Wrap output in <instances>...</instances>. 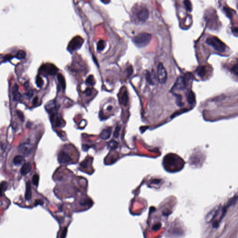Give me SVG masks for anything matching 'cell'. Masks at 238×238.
Returning <instances> with one entry per match:
<instances>
[{
  "label": "cell",
  "instance_id": "obj_1",
  "mask_svg": "<svg viewBox=\"0 0 238 238\" xmlns=\"http://www.w3.org/2000/svg\"><path fill=\"white\" fill-rule=\"evenodd\" d=\"M152 39L151 34L147 33H141L132 39V41L138 48H143L148 45Z\"/></svg>",
  "mask_w": 238,
  "mask_h": 238
},
{
  "label": "cell",
  "instance_id": "obj_2",
  "mask_svg": "<svg viewBox=\"0 0 238 238\" xmlns=\"http://www.w3.org/2000/svg\"><path fill=\"white\" fill-rule=\"evenodd\" d=\"M205 42L208 45L212 47L214 49L218 52L224 53L226 51V46L217 37L215 36L208 37L207 38Z\"/></svg>",
  "mask_w": 238,
  "mask_h": 238
},
{
  "label": "cell",
  "instance_id": "obj_3",
  "mask_svg": "<svg viewBox=\"0 0 238 238\" xmlns=\"http://www.w3.org/2000/svg\"><path fill=\"white\" fill-rule=\"evenodd\" d=\"M157 78L160 84H164L167 80V71L161 63H160L157 67Z\"/></svg>",
  "mask_w": 238,
  "mask_h": 238
},
{
  "label": "cell",
  "instance_id": "obj_4",
  "mask_svg": "<svg viewBox=\"0 0 238 238\" xmlns=\"http://www.w3.org/2000/svg\"><path fill=\"white\" fill-rule=\"evenodd\" d=\"M83 40L81 37H75L70 41L68 46V49L71 52L80 49L83 43Z\"/></svg>",
  "mask_w": 238,
  "mask_h": 238
},
{
  "label": "cell",
  "instance_id": "obj_5",
  "mask_svg": "<svg viewBox=\"0 0 238 238\" xmlns=\"http://www.w3.org/2000/svg\"><path fill=\"white\" fill-rule=\"evenodd\" d=\"M41 68L49 75H54L57 73L58 69L56 67L51 63H46L41 66Z\"/></svg>",
  "mask_w": 238,
  "mask_h": 238
},
{
  "label": "cell",
  "instance_id": "obj_6",
  "mask_svg": "<svg viewBox=\"0 0 238 238\" xmlns=\"http://www.w3.org/2000/svg\"><path fill=\"white\" fill-rule=\"evenodd\" d=\"M148 10L146 8H141L136 14V17L137 19L141 22H144L147 21L149 17Z\"/></svg>",
  "mask_w": 238,
  "mask_h": 238
},
{
  "label": "cell",
  "instance_id": "obj_7",
  "mask_svg": "<svg viewBox=\"0 0 238 238\" xmlns=\"http://www.w3.org/2000/svg\"><path fill=\"white\" fill-rule=\"evenodd\" d=\"M32 147L29 143H22L18 147V150L24 156H28L32 151Z\"/></svg>",
  "mask_w": 238,
  "mask_h": 238
},
{
  "label": "cell",
  "instance_id": "obj_8",
  "mask_svg": "<svg viewBox=\"0 0 238 238\" xmlns=\"http://www.w3.org/2000/svg\"><path fill=\"white\" fill-rule=\"evenodd\" d=\"M58 160L60 163L65 164L71 161L72 159L71 158L69 155L66 153L61 151L58 154Z\"/></svg>",
  "mask_w": 238,
  "mask_h": 238
},
{
  "label": "cell",
  "instance_id": "obj_9",
  "mask_svg": "<svg viewBox=\"0 0 238 238\" xmlns=\"http://www.w3.org/2000/svg\"><path fill=\"white\" fill-rule=\"evenodd\" d=\"M186 87V82L185 78L182 76H179L175 82L174 87L178 90H183Z\"/></svg>",
  "mask_w": 238,
  "mask_h": 238
},
{
  "label": "cell",
  "instance_id": "obj_10",
  "mask_svg": "<svg viewBox=\"0 0 238 238\" xmlns=\"http://www.w3.org/2000/svg\"><path fill=\"white\" fill-rule=\"evenodd\" d=\"M220 209V207L216 206L209 213L207 214V215L205 217V221L206 222H210L212 220H213L214 218L216 216V215L219 213Z\"/></svg>",
  "mask_w": 238,
  "mask_h": 238
},
{
  "label": "cell",
  "instance_id": "obj_11",
  "mask_svg": "<svg viewBox=\"0 0 238 238\" xmlns=\"http://www.w3.org/2000/svg\"><path fill=\"white\" fill-rule=\"evenodd\" d=\"M18 86L17 83L15 84L13 86L12 93L13 95V99L14 101H19L21 100V95L18 91Z\"/></svg>",
  "mask_w": 238,
  "mask_h": 238
},
{
  "label": "cell",
  "instance_id": "obj_12",
  "mask_svg": "<svg viewBox=\"0 0 238 238\" xmlns=\"http://www.w3.org/2000/svg\"><path fill=\"white\" fill-rule=\"evenodd\" d=\"M145 76L147 81L151 85H154L155 81L156 80L155 79V75L153 71L152 73L149 72V71H146V73L145 74Z\"/></svg>",
  "mask_w": 238,
  "mask_h": 238
},
{
  "label": "cell",
  "instance_id": "obj_13",
  "mask_svg": "<svg viewBox=\"0 0 238 238\" xmlns=\"http://www.w3.org/2000/svg\"><path fill=\"white\" fill-rule=\"evenodd\" d=\"M32 197V188L31 184L30 182L29 181L26 183V192H25V199L26 200L29 201L31 199Z\"/></svg>",
  "mask_w": 238,
  "mask_h": 238
},
{
  "label": "cell",
  "instance_id": "obj_14",
  "mask_svg": "<svg viewBox=\"0 0 238 238\" xmlns=\"http://www.w3.org/2000/svg\"><path fill=\"white\" fill-rule=\"evenodd\" d=\"M112 133L111 128H108L105 129L103 130L100 134V137L102 140H106L108 139L110 137Z\"/></svg>",
  "mask_w": 238,
  "mask_h": 238
},
{
  "label": "cell",
  "instance_id": "obj_15",
  "mask_svg": "<svg viewBox=\"0 0 238 238\" xmlns=\"http://www.w3.org/2000/svg\"><path fill=\"white\" fill-rule=\"evenodd\" d=\"M31 169V165L29 163H26L22 166L21 169V174L22 175H25L28 174Z\"/></svg>",
  "mask_w": 238,
  "mask_h": 238
},
{
  "label": "cell",
  "instance_id": "obj_16",
  "mask_svg": "<svg viewBox=\"0 0 238 238\" xmlns=\"http://www.w3.org/2000/svg\"><path fill=\"white\" fill-rule=\"evenodd\" d=\"M187 102L191 105L195 103V95L192 91H189L187 94Z\"/></svg>",
  "mask_w": 238,
  "mask_h": 238
},
{
  "label": "cell",
  "instance_id": "obj_17",
  "mask_svg": "<svg viewBox=\"0 0 238 238\" xmlns=\"http://www.w3.org/2000/svg\"><path fill=\"white\" fill-rule=\"evenodd\" d=\"M197 75L200 77H203L206 73V69L205 66H201L198 67L195 71Z\"/></svg>",
  "mask_w": 238,
  "mask_h": 238
},
{
  "label": "cell",
  "instance_id": "obj_18",
  "mask_svg": "<svg viewBox=\"0 0 238 238\" xmlns=\"http://www.w3.org/2000/svg\"><path fill=\"white\" fill-rule=\"evenodd\" d=\"M24 157L21 155H17L16 156L14 160L13 163L16 166H19L24 161Z\"/></svg>",
  "mask_w": 238,
  "mask_h": 238
},
{
  "label": "cell",
  "instance_id": "obj_19",
  "mask_svg": "<svg viewBox=\"0 0 238 238\" xmlns=\"http://www.w3.org/2000/svg\"><path fill=\"white\" fill-rule=\"evenodd\" d=\"M57 79L62 89L64 90L66 88V82L64 76L62 74L59 73L57 74Z\"/></svg>",
  "mask_w": 238,
  "mask_h": 238
},
{
  "label": "cell",
  "instance_id": "obj_20",
  "mask_svg": "<svg viewBox=\"0 0 238 238\" xmlns=\"http://www.w3.org/2000/svg\"><path fill=\"white\" fill-rule=\"evenodd\" d=\"M128 97L127 91L125 90L123 92L122 95L121 96V99H120L121 103L124 106H126L128 102Z\"/></svg>",
  "mask_w": 238,
  "mask_h": 238
},
{
  "label": "cell",
  "instance_id": "obj_21",
  "mask_svg": "<svg viewBox=\"0 0 238 238\" xmlns=\"http://www.w3.org/2000/svg\"><path fill=\"white\" fill-rule=\"evenodd\" d=\"M46 109L47 110L52 112L54 110V109L56 108V105L54 101H52L49 102L47 105H46Z\"/></svg>",
  "mask_w": 238,
  "mask_h": 238
},
{
  "label": "cell",
  "instance_id": "obj_22",
  "mask_svg": "<svg viewBox=\"0 0 238 238\" xmlns=\"http://www.w3.org/2000/svg\"><path fill=\"white\" fill-rule=\"evenodd\" d=\"M8 187V184L6 181H2L0 183V196H2L4 192Z\"/></svg>",
  "mask_w": 238,
  "mask_h": 238
},
{
  "label": "cell",
  "instance_id": "obj_23",
  "mask_svg": "<svg viewBox=\"0 0 238 238\" xmlns=\"http://www.w3.org/2000/svg\"><path fill=\"white\" fill-rule=\"evenodd\" d=\"M118 143L115 140H112L107 143V147L112 149H115L118 148Z\"/></svg>",
  "mask_w": 238,
  "mask_h": 238
},
{
  "label": "cell",
  "instance_id": "obj_24",
  "mask_svg": "<svg viewBox=\"0 0 238 238\" xmlns=\"http://www.w3.org/2000/svg\"><path fill=\"white\" fill-rule=\"evenodd\" d=\"M26 55V52L23 50L21 49L17 51V52L16 54V57L18 59H23L25 57Z\"/></svg>",
  "mask_w": 238,
  "mask_h": 238
},
{
  "label": "cell",
  "instance_id": "obj_25",
  "mask_svg": "<svg viewBox=\"0 0 238 238\" xmlns=\"http://www.w3.org/2000/svg\"><path fill=\"white\" fill-rule=\"evenodd\" d=\"M86 84L90 85V86L94 85L95 84V81L93 76V75L89 76L88 77V78L86 79Z\"/></svg>",
  "mask_w": 238,
  "mask_h": 238
},
{
  "label": "cell",
  "instance_id": "obj_26",
  "mask_svg": "<svg viewBox=\"0 0 238 238\" xmlns=\"http://www.w3.org/2000/svg\"><path fill=\"white\" fill-rule=\"evenodd\" d=\"M183 3L186 9L189 12H191L192 10V5L191 1L189 0H185L183 1Z\"/></svg>",
  "mask_w": 238,
  "mask_h": 238
},
{
  "label": "cell",
  "instance_id": "obj_27",
  "mask_svg": "<svg viewBox=\"0 0 238 238\" xmlns=\"http://www.w3.org/2000/svg\"><path fill=\"white\" fill-rule=\"evenodd\" d=\"M35 82H36V83L37 86H39V87H41L42 86V85H43V83H44L43 79L39 75L37 76Z\"/></svg>",
  "mask_w": 238,
  "mask_h": 238
},
{
  "label": "cell",
  "instance_id": "obj_28",
  "mask_svg": "<svg viewBox=\"0 0 238 238\" xmlns=\"http://www.w3.org/2000/svg\"><path fill=\"white\" fill-rule=\"evenodd\" d=\"M105 47V43L104 41L100 40L97 44V49L99 51H102Z\"/></svg>",
  "mask_w": 238,
  "mask_h": 238
},
{
  "label": "cell",
  "instance_id": "obj_29",
  "mask_svg": "<svg viewBox=\"0 0 238 238\" xmlns=\"http://www.w3.org/2000/svg\"><path fill=\"white\" fill-rule=\"evenodd\" d=\"M32 181L34 185L35 186H38L39 182V176L38 174L34 175L32 178Z\"/></svg>",
  "mask_w": 238,
  "mask_h": 238
},
{
  "label": "cell",
  "instance_id": "obj_30",
  "mask_svg": "<svg viewBox=\"0 0 238 238\" xmlns=\"http://www.w3.org/2000/svg\"><path fill=\"white\" fill-rule=\"evenodd\" d=\"M54 115V117H55L54 119V123L55 125L57 127H59L61 126L62 125V119L59 118L58 116L55 117V115Z\"/></svg>",
  "mask_w": 238,
  "mask_h": 238
},
{
  "label": "cell",
  "instance_id": "obj_31",
  "mask_svg": "<svg viewBox=\"0 0 238 238\" xmlns=\"http://www.w3.org/2000/svg\"><path fill=\"white\" fill-rule=\"evenodd\" d=\"M120 130V127L119 126H117L115 127V130L113 136L115 138H117L119 136V132Z\"/></svg>",
  "mask_w": 238,
  "mask_h": 238
},
{
  "label": "cell",
  "instance_id": "obj_32",
  "mask_svg": "<svg viewBox=\"0 0 238 238\" xmlns=\"http://www.w3.org/2000/svg\"><path fill=\"white\" fill-rule=\"evenodd\" d=\"M91 202H92V201L90 199H86L83 200L82 201H81L80 204H81V205H89V204H91Z\"/></svg>",
  "mask_w": 238,
  "mask_h": 238
},
{
  "label": "cell",
  "instance_id": "obj_33",
  "mask_svg": "<svg viewBox=\"0 0 238 238\" xmlns=\"http://www.w3.org/2000/svg\"><path fill=\"white\" fill-rule=\"evenodd\" d=\"M177 97L176 100V102L178 106H180V107H181L182 106L184 105V104L182 102V101H181V100H182V98H181V95H176Z\"/></svg>",
  "mask_w": 238,
  "mask_h": 238
},
{
  "label": "cell",
  "instance_id": "obj_34",
  "mask_svg": "<svg viewBox=\"0 0 238 238\" xmlns=\"http://www.w3.org/2000/svg\"><path fill=\"white\" fill-rule=\"evenodd\" d=\"M17 115H18V117L19 118V119H21V121L22 122H24L25 117L24 115H23V114L21 111H19V110H17Z\"/></svg>",
  "mask_w": 238,
  "mask_h": 238
},
{
  "label": "cell",
  "instance_id": "obj_35",
  "mask_svg": "<svg viewBox=\"0 0 238 238\" xmlns=\"http://www.w3.org/2000/svg\"><path fill=\"white\" fill-rule=\"evenodd\" d=\"M224 12L226 13V15L229 17V18H232V12L231 11V9L230 8H226V7H225L224 8Z\"/></svg>",
  "mask_w": 238,
  "mask_h": 238
},
{
  "label": "cell",
  "instance_id": "obj_36",
  "mask_svg": "<svg viewBox=\"0 0 238 238\" xmlns=\"http://www.w3.org/2000/svg\"><path fill=\"white\" fill-rule=\"evenodd\" d=\"M127 78H129L133 73V69L131 66H129L127 68Z\"/></svg>",
  "mask_w": 238,
  "mask_h": 238
},
{
  "label": "cell",
  "instance_id": "obj_37",
  "mask_svg": "<svg viewBox=\"0 0 238 238\" xmlns=\"http://www.w3.org/2000/svg\"><path fill=\"white\" fill-rule=\"evenodd\" d=\"M68 233V229L67 227H64L62 231L61 238H66L67 234Z\"/></svg>",
  "mask_w": 238,
  "mask_h": 238
},
{
  "label": "cell",
  "instance_id": "obj_38",
  "mask_svg": "<svg viewBox=\"0 0 238 238\" xmlns=\"http://www.w3.org/2000/svg\"><path fill=\"white\" fill-rule=\"evenodd\" d=\"M232 71L234 73V74H235L236 76L238 75V67L237 63H236L235 65H234V66H233L232 68Z\"/></svg>",
  "mask_w": 238,
  "mask_h": 238
},
{
  "label": "cell",
  "instance_id": "obj_39",
  "mask_svg": "<svg viewBox=\"0 0 238 238\" xmlns=\"http://www.w3.org/2000/svg\"><path fill=\"white\" fill-rule=\"evenodd\" d=\"M84 93L86 95V96H90L92 94V90L89 88H87L84 92Z\"/></svg>",
  "mask_w": 238,
  "mask_h": 238
},
{
  "label": "cell",
  "instance_id": "obj_40",
  "mask_svg": "<svg viewBox=\"0 0 238 238\" xmlns=\"http://www.w3.org/2000/svg\"><path fill=\"white\" fill-rule=\"evenodd\" d=\"M88 161L89 160H86L83 161L82 162L81 164H80V165L81 166H82V168H86L87 167V164H88Z\"/></svg>",
  "mask_w": 238,
  "mask_h": 238
},
{
  "label": "cell",
  "instance_id": "obj_41",
  "mask_svg": "<svg viewBox=\"0 0 238 238\" xmlns=\"http://www.w3.org/2000/svg\"><path fill=\"white\" fill-rule=\"evenodd\" d=\"M90 148V146L86 144L82 145V149L84 151H87Z\"/></svg>",
  "mask_w": 238,
  "mask_h": 238
},
{
  "label": "cell",
  "instance_id": "obj_42",
  "mask_svg": "<svg viewBox=\"0 0 238 238\" xmlns=\"http://www.w3.org/2000/svg\"><path fill=\"white\" fill-rule=\"evenodd\" d=\"M43 204V202L41 200H36L34 203V205H42Z\"/></svg>",
  "mask_w": 238,
  "mask_h": 238
},
{
  "label": "cell",
  "instance_id": "obj_43",
  "mask_svg": "<svg viewBox=\"0 0 238 238\" xmlns=\"http://www.w3.org/2000/svg\"><path fill=\"white\" fill-rule=\"evenodd\" d=\"M33 95V91L32 90L29 91V92H28L27 93H26V95L29 98H31Z\"/></svg>",
  "mask_w": 238,
  "mask_h": 238
},
{
  "label": "cell",
  "instance_id": "obj_44",
  "mask_svg": "<svg viewBox=\"0 0 238 238\" xmlns=\"http://www.w3.org/2000/svg\"><path fill=\"white\" fill-rule=\"evenodd\" d=\"M38 97H34V99H33V104L34 105H35L36 103H37V102H38Z\"/></svg>",
  "mask_w": 238,
  "mask_h": 238
},
{
  "label": "cell",
  "instance_id": "obj_45",
  "mask_svg": "<svg viewBox=\"0 0 238 238\" xmlns=\"http://www.w3.org/2000/svg\"><path fill=\"white\" fill-rule=\"evenodd\" d=\"M12 55H11V54H7V55H6L5 56V59H6V60H8V59H10L11 58H12Z\"/></svg>",
  "mask_w": 238,
  "mask_h": 238
},
{
  "label": "cell",
  "instance_id": "obj_46",
  "mask_svg": "<svg viewBox=\"0 0 238 238\" xmlns=\"http://www.w3.org/2000/svg\"><path fill=\"white\" fill-rule=\"evenodd\" d=\"M102 2L103 3H104L105 4H107L109 2H110V1H109V0H106V1H104V0H101Z\"/></svg>",
  "mask_w": 238,
  "mask_h": 238
},
{
  "label": "cell",
  "instance_id": "obj_47",
  "mask_svg": "<svg viewBox=\"0 0 238 238\" xmlns=\"http://www.w3.org/2000/svg\"><path fill=\"white\" fill-rule=\"evenodd\" d=\"M112 108H113V107L110 106H109V107L107 108V110L108 111H110V110H111L112 109Z\"/></svg>",
  "mask_w": 238,
  "mask_h": 238
}]
</instances>
